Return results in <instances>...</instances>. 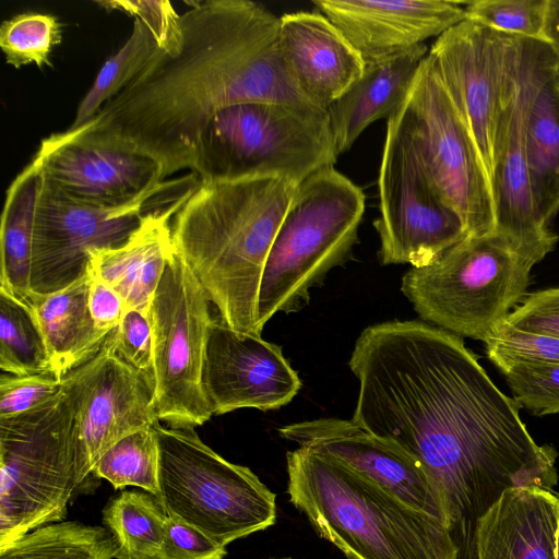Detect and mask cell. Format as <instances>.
I'll return each instance as SVG.
<instances>
[{
	"label": "cell",
	"mask_w": 559,
	"mask_h": 559,
	"mask_svg": "<svg viewBox=\"0 0 559 559\" xmlns=\"http://www.w3.org/2000/svg\"><path fill=\"white\" fill-rule=\"evenodd\" d=\"M180 27L177 49H159L93 119L68 130L80 140L152 158L165 180L191 168L202 130L225 107L248 102L317 107L287 68L280 17L263 5L197 2L180 15Z\"/></svg>",
	"instance_id": "6da1fadb"
},
{
	"label": "cell",
	"mask_w": 559,
	"mask_h": 559,
	"mask_svg": "<svg viewBox=\"0 0 559 559\" xmlns=\"http://www.w3.org/2000/svg\"><path fill=\"white\" fill-rule=\"evenodd\" d=\"M297 186L277 177L200 181L174 216L176 253L238 332L260 335L262 272Z\"/></svg>",
	"instance_id": "7a4b0ae2"
},
{
	"label": "cell",
	"mask_w": 559,
	"mask_h": 559,
	"mask_svg": "<svg viewBox=\"0 0 559 559\" xmlns=\"http://www.w3.org/2000/svg\"><path fill=\"white\" fill-rule=\"evenodd\" d=\"M286 464L290 503L348 559H460L444 521L337 459L297 448Z\"/></svg>",
	"instance_id": "3957f363"
},
{
	"label": "cell",
	"mask_w": 559,
	"mask_h": 559,
	"mask_svg": "<svg viewBox=\"0 0 559 559\" xmlns=\"http://www.w3.org/2000/svg\"><path fill=\"white\" fill-rule=\"evenodd\" d=\"M365 194L333 166L297 187L266 257L257 306V330L277 312H294L309 292L343 264L358 240Z\"/></svg>",
	"instance_id": "277c9868"
},
{
	"label": "cell",
	"mask_w": 559,
	"mask_h": 559,
	"mask_svg": "<svg viewBox=\"0 0 559 559\" xmlns=\"http://www.w3.org/2000/svg\"><path fill=\"white\" fill-rule=\"evenodd\" d=\"M336 158L326 110L248 102L225 107L210 119L191 169L201 181L277 177L299 185Z\"/></svg>",
	"instance_id": "5b68a950"
},
{
	"label": "cell",
	"mask_w": 559,
	"mask_h": 559,
	"mask_svg": "<svg viewBox=\"0 0 559 559\" xmlns=\"http://www.w3.org/2000/svg\"><path fill=\"white\" fill-rule=\"evenodd\" d=\"M534 265L495 231L468 236L406 272L401 290L424 322L485 342L526 297Z\"/></svg>",
	"instance_id": "8992f818"
},
{
	"label": "cell",
	"mask_w": 559,
	"mask_h": 559,
	"mask_svg": "<svg viewBox=\"0 0 559 559\" xmlns=\"http://www.w3.org/2000/svg\"><path fill=\"white\" fill-rule=\"evenodd\" d=\"M79 487L74 419L63 390L34 409L0 418V547L63 521Z\"/></svg>",
	"instance_id": "52a82bcc"
},
{
	"label": "cell",
	"mask_w": 559,
	"mask_h": 559,
	"mask_svg": "<svg viewBox=\"0 0 559 559\" xmlns=\"http://www.w3.org/2000/svg\"><path fill=\"white\" fill-rule=\"evenodd\" d=\"M153 427L159 444L155 498L168 516L225 547L275 524V493L250 468L223 459L194 428Z\"/></svg>",
	"instance_id": "ba28073f"
},
{
	"label": "cell",
	"mask_w": 559,
	"mask_h": 559,
	"mask_svg": "<svg viewBox=\"0 0 559 559\" xmlns=\"http://www.w3.org/2000/svg\"><path fill=\"white\" fill-rule=\"evenodd\" d=\"M200 181L191 173L162 180L127 203L96 205L66 198L41 178L34 218L32 290L45 295L69 286L88 272L93 252L120 246L145 216L185 202Z\"/></svg>",
	"instance_id": "9c48e42d"
},
{
	"label": "cell",
	"mask_w": 559,
	"mask_h": 559,
	"mask_svg": "<svg viewBox=\"0 0 559 559\" xmlns=\"http://www.w3.org/2000/svg\"><path fill=\"white\" fill-rule=\"evenodd\" d=\"M390 119L431 186L461 216L468 236L493 233L491 187L480 155L428 56Z\"/></svg>",
	"instance_id": "30bf717a"
},
{
	"label": "cell",
	"mask_w": 559,
	"mask_h": 559,
	"mask_svg": "<svg viewBox=\"0 0 559 559\" xmlns=\"http://www.w3.org/2000/svg\"><path fill=\"white\" fill-rule=\"evenodd\" d=\"M154 406L159 421L194 428L213 414L203 388L210 300L175 249L151 300Z\"/></svg>",
	"instance_id": "8fae6325"
},
{
	"label": "cell",
	"mask_w": 559,
	"mask_h": 559,
	"mask_svg": "<svg viewBox=\"0 0 559 559\" xmlns=\"http://www.w3.org/2000/svg\"><path fill=\"white\" fill-rule=\"evenodd\" d=\"M379 260L419 269L468 237L457 212L431 186L389 118L378 177Z\"/></svg>",
	"instance_id": "7c38bea8"
},
{
	"label": "cell",
	"mask_w": 559,
	"mask_h": 559,
	"mask_svg": "<svg viewBox=\"0 0 559 559\" xmlns=\"http://www.w3.org/2000/svg\"><path fill=\"white\" fill-rule=\"evenodd\" d=\"M518 52L515 35L465 19L427 55L475 142L490 187L497 127L515 82Z\"/></svg>",
	"instance_id": "4fadbf2b"
},
{
	"label": "cell",
	"mask_w": 559,
	"mask_h": 559,
	"mask_svg": "<svg viewBox=\"0 0 559 559\" xmlns=\"http://www.w3.org/2000/svg\"><path fill=\"white\" fill-rule=\"evenodd\" d=\"M62 390L74 419L80 486L118 441L159 423L153 378L118 355L110 335L95 356L62 378Z\"/></svg>",
	"instance_id": "5bb4252c"
},
{
	"label": "cell",
	"mask_w": 559,
	"mask_h": 559,
	"mask_svg": "<svg viewBox=\"0 0 559 559\" xmlns=\"http://www.w3.org/2000/svg\"><path fill=\"white\" fill-rule=\"evenodd\" d=\"M202 379L214 415L240 408L277 409L301 388L281 346L238 332L219 317L209 328Z\"/></svg>",
	"instance_id": "9a60e30c"
},
{
	"label": "cell",
	"mask_w": 559,
	"mask_h": 559,
	"mask_svg": "<svg viewBox=\"0 0 559 559\" xmlns=\"http://www.w3.org/2000/svg\"><path fill=\"white\" fill-rule=\"evenodd\" d=\"M278 433L298 448L337 459L409 506L441 519L450 528L442 496L421 465L396 443L354 419L305 420L286 425Z\"/></svg>",
	"instance_id": "2e32d148"
},
{
	"label": "cell",
	"mask_w": 559,
	"mask_h": 559,
	"mask_svg": "<svg viewBox=\"0 0 559 559\" xmlns=\"http://www.w3.org/2000/svg\"><path fill=\"white\" fill-rule=\"evenodd\" d=\"M33 160L50 188L88 204L127 203L162 181L152 158L80 140L69 130L44 139Z\"/></svg>",
	"instance_id": "e0dca14e"
},
{
	"label": "cell",
	"mask_w": 559,
	"mask_h": 559,
	"mask_svg": "<svg viewBox=\"0 0 559 559\" xmlns=\"http://www.w3.org/2000/svg\"><path fill=\"white\" fill-rule=\"evenodd\" d=\"M516 37L515 82L501 112L495 141L491 181L495 233L536 264L552 251L558 235L542 222L533 199L524 132L526 83Z\"/></svg>",
	"instance_id": "ac0fdd59"
},
{
	"label": "cell",
	"mask_w": 559,
	"mask_h": 559,
	"mask_svg": "<svg viewBox=\"0 0 559 559\" xmlns=\"http://www.w3.org/2000/svg\"><path fill=\"white\" fill-rule=\"evenodd\" d=\"M364 59L379 57L437 38L466 19L465 4L449 0H314Z\"/></svg>",
	"instance_id": "d6986e66"
},
{
	"label": "cell",
	"mask_w": 559,
	"mask_h": 559,
	"mask_svg": "<svg viewBox=\"0 0 559 559\" xmlns=\"http://www.w3.org/2000/svg\"><path fill=\"white\" fill-rule=\"evenodd\" d=\"M280 20L282 52L297 87L326 110L362 75V55L320 11L286 13Z\"/></svg>",
	"instance_id": "ffe728a7"
},
{
	"label": "cell",
	"mask_w": 559,
	"mask_h": 559,
	"mask_svg": "<svg viewBox=\"0 0 559 559\" xmlns=\"http://www.w3.org/2000/svg\"><path fill=\"white\" fill-rule=\"evenodd\" d=\"M526 83L525 148L533 199L551 228L559 212V68L543 39L519 36Z\"/></svg>",
	"instance_id": "44dd1931"
},
{
	"label": "cell",
	"mask_w": 559,
	"mask_h": 559,
	"mask_svg": "<svg viewBox=\"0 0 559 559\" xmlns=\"http://www.w3.org/2000/svg\"><path fill=\"white\" fill-rule=\"evenodd\" d=\"M559 502L539 487H514L477 520L473 559H556Z\"/></svg>",
	"instance_id": "7402d4cb"
},
{
	"label": "cell",
	"mask_w": 559,
	"mask_h": 559,
	"mask_svg": "<svg viewBox=\"0 0 559 559\" xmlns=\"http://www.w3.org/2000/svg\"><path fill=\"white\" fill-rule=\"evenodd\" d=\"M427 50L420 44L365 59L360 79L326 109L337 156L349 150L369 124L389 119L400 109Z\"/></svg>",
	"instance_id": "603a6c76"
},
{
	"label": "cell",
	"mask_w": 559,
	"mask_h": 559,
	"mask_svg": "<svg viewBox=\"0 0 559 559\" xmlns=\"http://www.w3.org/2000/svg\"><path fill=\"white\" fill-rule=\"evenodd\" d=\"M185 202L145 216L139 228L120 246L92 253L91 265L95 276L120 295L126 310L135 309L147 316L151 300L174 252L170 222Z\"/></svg>",
	"instance_id": "cb8c5ba5"
},
{
	"label": "cell",
	"mask_w": 559,
	"mask_h": 559,
	"mask_svg": "<svg viewBox=\"0 0 559 559\" xmlns=\"http://www.w3.org/2000/svg\"><path fill=\"white\" fill-rule=\"evenodd\" d=\"M93 277L91 265L69 286L50 294H34L32 298L31 307L45 335L53 374L60 380L95 356L107 340L96 330L90 311Z\"/></svg>",
	"instance_id": "d4e9b609"
},
{
	"label": "cell",
	"mask_w": 559,
	"mask_h": 559,
	"mask_svg": "<svg viewBox=\"0 0 559 559\" xmlns=\"http://www.w3.org/2000/svg\"><path fill=\"white\" fill-rule=\"evenodd\" d=\"M41 176L32 162L14 178L0 225V289L31 306L32 252L36 200Z\"/></svg>",
	"instance_id": "484cf974"
},
{
	"label": "cell",
	"mask_w": 559,
	"mask_h": 559,
	"mask_svg": "<svg viewBox=\"0 0 559 559\" xmlns=\"http://www.w3.org/2000/svg\"><path fill=\"white\" fill-rule=\"evenodd\" d=\"M117 552L118 545L108 530L61 521L0 547V559H114Z\"/></svg>",
	"instance_id": "4316f807"
},
{
	"label": "cell",
	"mask_w": 559,
	"mask_h": 559,
	"mask_svg": "<svg viewBox=\"0 0 559 559\" xmlns=\"http://www.w3.org/2000/svg\"><path fill=\"white\" fill-rule=\"evenodd\" d=\"M168 515L148 492L122 491L103 510V522L112 534L115 559H155L165 537Z\"/></svg>",
	"instance_id": "83f0119b"
},
{
	"label": "cell",
	"mask_w": 559,
	"mask_h": 559,
	"mask_svg": "<svg viewBox=\"0 0 559 559\" xmlns=\"http://www.w3.org/2000/svg\"><path fill=\"white\" fill-rule=\"evenodd\" d=\"M0 368L15 376L53 374L51 355L33 308L2 289Z\"/></svg>",
	"instance_id": "f1b7e54d"
},
{
	"label": "cell",
	"mask_w": 559,
	"mask_h": 559,
	"mask_svg": "<svg viewBox=\"0 0 559 559\" xmlns=\"http://www.w3.org/2000/svg\"><path fill=\"white\" fill-rule=\"evenodd\" d=\"M159 51L148 28L134 20L131 36L98 71L94 83L81 100L69 129L93 119L103 106L121 92Z\"/></svg>",
	"instance_id": "f546056e"
},
{
	"label": "cell",
	"mask_w": 559,
	"mask_h": 559,
	"mask_svg": "<svg viewBox=\"0 0 559 559\" xmlns=\"http://www.w3.org/2000/svg\"><path fill=\"white\" fill-rule=\"evenodd\" d=\"M159 444L154 427L135 431L112 445L95 464L94 478L108 480L115 489L139 487L158 493Z\"/></svg>",
	"instance_id": "4dcf8cb0"
},
{
	"label": "cell",
	"mask_w": 559,
	"mask_h": 559,
	"mask_svg": "<svg viewBox=\"0 0 559 559\" xmlns=\"http://www.w3.org/2000/svg\"><path fill=\"white\" fill-rule=\"evenodd\" d=\"M61 39L59 22L48 14H19L0 26V47L7 62L15 68L31 63L51 67L49 55Z\"/></svg>",
	"instance_id": "1f68e13d"
},
{
	"label": "cell",
	"mask_w": 559,
	"mask_h": 559,
	"mask_svg": "<svg viewBox=\"0 0 559 559\" xmlns=\"http://www.w3.org/2000/svg\"><path fill=\"white\" fill-rule=\"evenodd\" d=\"M547 0H475L465 4L466 19L495 31L542 39Z\"/></svg>",
	"instance_id": "d6a6232c"
},
{
	"label": "cell",
	"mask_w": 559,
	"mask_h": 559,
	"mask_svg": "<svg viewBox=\"0 0 559 559\" xmlns=\"http://www.w3.org/2000/svg\"><path fill=\"white\" fill-rule=\"evenodd\" d=\"M499 369L520 407L536 416L559 413V364L516 362Z\"/></svg>",
	"instance_id": "836d02e7"
},
{
	"label": "cell",
	"mask_w": 559,
	"mask_h": 559,
	"mask_svg": "<svg viewBox=\"0 0 559 559\" xmlns=\"http://www.w3.org/2000/svg\"><path fill=\"white\" fill-rule=\"evenodd\" d=\"M484 343L497 368L516 362L559 364V336L518 330L504 321Z\"/></svg>",
	"instance_id": "e575fe53"
},
{
	"label": "cell",
	"mask_w": 559,
	"mask_h": 559,
	"mask_svg": "<svg viewBox=\"0 0 559 559\" xmlns=\"http://www.w3.org/2000/svg\"><path fill=\"white\" fill-rule=\"evenodd\" d=\"M62 390V379L51 373L15 376L3 372L0 377V418L34 409Z\"/></svg>",
	"instance_id": "d590c367"
},
{
	"label": "cell",
	"mask_w": 559,
	"mask_h": 559,
	"mask_svg": "<svg viewBox=\"0 0 559 559\" xmlns=\"http://www.w3.org/2000/svg\"><path fill=\"white\" fill-rule=\"evenodd\" d=\"M107 10H121L143 23L153 35L158 48L171 52L179 46L181 38L180 15L169 1H98Z\"/></svg>",
	"instance_id": "8d00e7d4"
},
{
	"label": "cell",
	"mask_w": 559,
	"mask_h": 559,
	"mask_svg": "<svg viewBox=\"0 0 559 559\" xmlns=\"http://www.w3.org/2000/svg\"><path fill=\"white\" fill-rule=\"evenodd\" d=\"M110 336L118 355L153 378L152 332L147 316L135 309H127Z\"/></svg>",
	"instance_id": "74e56055"
},
{
	"label": "cell",
	"mask_w": 559,
	"mask_h": 559,
	"mask_svg": "<svg viewBox=\"0 0 559 559\" xmlns=\"http://www.w3.org/2000/svg\"><path fill=\"white\" fill-rule=\"evenodd\" d=\"M226 547L198 528L168 516L164 542L155 559H223Z\"/></svg>",
	"instance_id": "f35d334b"
},
{
	"label": "cell",
	"mask_w": 559,
	"mask_h": 559,
	"mask_svg": "<svg viewBox=\"0 0 559 559\" xmlns=\"http://www.w3.org/2000/svg\"><path fill=\"white\" fill-rule=\"evenodd\" d=\"M504 322L518 330L559 336V287L527 295Z\"/></svg>",
	"instance_id": "ab89813d"
},
{
	"label": "cell",
	"mask_w": 559,
	"mask_h": 559,
	"mask_svg": "<svg viewBox=\"0 0 559 559\" xmlns=\"http://www.w3.org/2000/svg\"><path fill=\"white\" fill-rule=\"evenodd\" d=\"M88 306L96 330L105 337L118 326L126 311L120 295L95 274L90 288Z\"/></svg>",
	"instance_id": "60d3db41"
},
{
	"label": "cell",
	"mask_w": 559,
	"mask_h": 559,
	"mask_svg": "<svg viewBox=\"0 0 559 559\" xmlns=\"http://www.w3.org/2000/svg\"><path fill=\"white\" fill-rule=\"evenodd\" d=\"M542 39L550 47L559 68V0H547Z\"/></svg>",
	"instance_id": "b9f144b4"
},
{
	"label": "cell",
	"mask_w": 559,
	"mask_h": 559,
	"mask_svg": "<svg viewBox=\"0 0 559 559\" xmlns=\"http://www.w3.org/2000/svg\"><path fill=\"white\" fill-rule=\"evenodd\" d=\"M557 497H558V502H559V493H557ZM556 559H559V522H558V530H557Z\"/></svg>",
	"instance_id": "7bdbcfd3"
},
{
	"label": "cell",
	"mask_w": 559,
	"mask_h": 559,
	"mask_svg": "<svg viewBox=\"0 0 559 559\" xmlns=\"http://www.w3.org/2000/svg\"><path fill=\"white\" fill-rule=\"evenodd\" d=\"M284 559H290V558H284Z\"/></svg>",
	"instance_id": "ee69618b"
}]
</instances>
